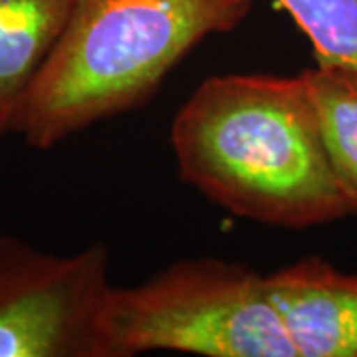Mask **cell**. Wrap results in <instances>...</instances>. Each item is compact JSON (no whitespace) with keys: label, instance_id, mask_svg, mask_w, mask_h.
Returning <instances> with one entry per match:
<instances>
[{"label":"cell","instance_id":"cell-2","mask_svg":"<svg viewBox=\"0 0 357 357\" xmlns=\"http://www.w3.org/2000/svg\"><path fill=\"white\" fill-rule=\"evenodd\" d=\"M255 0H74L40 70L18 133L40 151L147 102L213 34L234 30Z\"/></svg>","mask_w":357,"mask_h":357},{"label":"cell","instance_id":"cell-6","mask_svg":"<svg viewBox=\"0 0 357 357\" xmlns=\"http://www.w3.org/2000/svg\"><path fill=\"white\" fill-rule=\"evenodd\" d=\"M74 0H0V137L18 133L30 89Z\"/></svg>","mask_w":357,"mask_h":357},{"label":"cell","instance_id":"cell-5","mask_svg":"<svg viewBox=\"0 0 357 357\" xmlns=\"http://www.w3.org/2000/svg\"><path fill=\"white\" fill-rule=\"evenodd\" d=\"M266 284L298 357H357V276L310 256Z\"/></svg>","mask_w":357,"mask_h":357},{"label":"cell","instance_id":"cell-4","mask_svg":"<svg viewBox=\"0 0 357 357\" xmlns=\"http://www.w3.org/2000/svg\"><path fill=\"white\" fill-rule=\"evenodd\" d=\"M112 290L107 244L60 256L0 232V357H112Z\"/></svg>","mask_w":357,"mask_h":357},{"label":"cell","instance_id":"cell-8","mask_svg":"<svg viewBox=\"0 0 357 357\" xmlns=\"http://www.w3.org/2000/svg\"><path fill=\"white\" fill-rule=\"evenodd\" d=\"M314 46L318 64L357 70V0H278Z\"/></svg>","mask_w":357,"mask_h":357},{"label":"cell","instance_id":"cell-1","mask_svg":"<svg viewBox=\"0 0 357 357\" xmlns=\"http://www.w3.org/2000/svg\"><path fill=\"white\" fill-rule=\"evenodd\" d=\"M178 177L232 215L284 229L347 217L304 76H213L171 126Z\"/></svg>","mask_w":357,"mask_h":357},{"label":"cell","instance_id":"cell-7","mask_svg":"<svg viewBox=\"0 0 357 357\" xmlns=\"http://www.w3.org/2000/svg\"><path fill=\"white\" fill-rule=\"evenodd\" d=\"M321 141L349 215H357V70L316 64L302 72Z\"/></svg>","mask_w":357,"mask_h":357},{"label":"cell","instance_id":"cell-3","mask_svg":"<svg viewBox=\"0 0 357 357\" xmlns=\"http://www.w3.org/2000/svg\"><path fill=\"white\" fill-rule=\"evenodd\" d=\"M105 337L112 357H298L266 276L217 256L183 258L141 284L114 286Z\"/></svg>","mask_w":357,"mask_h":357}]
</instances>
